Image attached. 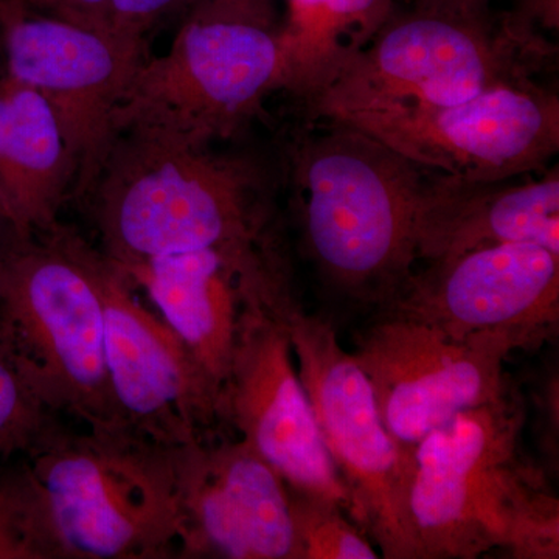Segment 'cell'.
<instances>
[{
  "label": "cell",
  "instance_id": "e0dca14e",
  "mask_svg": "<svg viewBox=\"0 0 559 559\" xmlns=\"http://www.w3.org/2000/svg\"><path fill=\"white\" fill-rule=\"evenodd\" d=\"M511 180L473 183L430 171L418 213V261L502 242H532L559 255L557 168L540 179Z\"/></svg>",
  "mask_w": 559,
  "mask_h": 559
},
{
  "label": "cell",
  "instance_id": "2e32d148",
  "mask_svg": "<svg viewBox=\"0 0 559 559\" xmlns=\"http://www.w3.org/2000/svg\"><path fill=\"white\" fill-rule=\"evenodd\" d=\"M280 257L271 235L250 245L173 253L120 270L145 290L221 403L249 296Z\"/></svg>",
  "mask_w": 559,
  "mask_h": 559
},
{
  "label": "cell",
  "instance_id": "d4e9b609",
  "mask_svg": "<svg viewBox=\"0 0 559 559\" xmlns=\"http://www.w3.org/2000/svg\"><path fill=\"white\" fill-rule=\"evenodd\" d=\"M191 11L275 28L272 0H193Z\"/></svg>",
  "mask_w": 559,
  "mask_h": 559
},
{
  "label": "cell",
  "instance_id": "6da1fadb",
  "mask_svg": "<svg viewBox=\"0 0 559 559\" xmlns=\"http://www.w3.org/2000/svg\"><path fill=\"white\" fill-rule=\"evenodd\" d=\"M520 393L462 412L412 448L407 507L418 559L559 557V502L522 448Z\"/></svg>",
  "mask_w": 559,
  "mask_h": 559
},
{
  "label": "cell",
  "instance_id": "cb8c5ba5",
  "mask_svg": "<svg viewBox=\"0 0 559 559\" xmlns=\"http://www.w3.org/2000/svg\"><path fill=\"white\" fill-rule=\"evenodd\" d=\"M36 13L57 20L94 28V31L112 32L110 24V0H17Z\"/></svg>",
  "mask_w": 559,
  "mask_h": 559
},
{
  "label": "cell",
  "instance_id": "d6986e66",
  "mask_svg": "<svg viewBox=\"0 0 559 559\" xmlns=\"http://www.w3.org/2000/svg\"><path fill=\"white\" fill-rule=\"evenodd\" d=\"M277 38L283 90L301 100L325 90L396 13V0H285Z\"/></svg>",
  "mask_w": 559,
  "mask_h": 559
},
{
  "label": "cell",
  "instance_id": "4316f807",
  "mask_svg": "<svg viewBox=\"0 0 559 559\" xmlns=\"http://www.w3.org/2000/svg\"><path fill=\"white\" fill-rule=\"evenodd\" d=\"M0 229L7 230V231H9V234H10V230H9V229H7L5 224H3V223H2V219H0ZM10 235H11V234H10Z\"/></svg>",
  "mask_w": 559,
  "mask_h": 559
},
{
  "label": "cell",
  "instance_id": "9a60e30c",
  "mask_svg": "<svg viewBox=\"0 0 559 559\" xmlns=\"http://www.w3.org/2000/svg\"><path fill=\"white\" fill-rule=\"evenodd\" d=\"M178 558L300 559L289 489L245 440L176 448Z\"/></svg>",
  "mask_w": 559,
  "mask_h": 559
},
{
  "label": "cell",
  "instance_id": "277c9868",
  "mask_svg": "<svg viewBox=\"0 0 559 559\" xmlns=\"http://www.w3.org/2000/svg\"><path fill=\"white\" fill-rule=\"evenodd\" d=\"M97 257L62 224L0 242V341L51 411L114 428Z\"/></svg>",
  "mask_w": 559,
  "mask_h": 559
},
{
  "label": "cell",
  "instance_id": "8fae6325",
  "mask_svg": "<svg viewBox=\"0 0 559 559\" xmlns=\"http://www.w3.org/2000/svg\"><path fill=\"white\" fill-rule=\"evenodd\" d=\"M11 80L43 95L75 165L73 197L84 198L116 140L114 117L140 64L145 43L36 13L0 0Z\"/></svg>",
  "mask_w": 559,
  "mask_h": 559
},
{
  "label": "cell",
  "instance_id": "5b68a950",
  "mask_svg": "<svg viewBox=\"0 0 559 559\" xmlns=\"http://www.w3.org/2000/svg\"><path fill=\"white\" fill-rule=\"evenodd\" d=\"M55 559L178 558L176 448L62 426L27 457Z\"/></svg>",
  "mask_w": 559,
  "mask_h": 559
},
{
  "label": "cell",
  "instance_id": "8992f818",
  "mask_svg": "<svg viewBox=\"0 0 559 559\" xmlns=\"http://www.w3.org/2000/svg\"><path fill=\"white\" fill-rule=\"evenodd\" d=\"M551 47L521 14L395 13L308 102L311 116L373 105L447 106L533 80Z\"/></svg>",
  "mask_w": 559,
  "mask_h": 559
},
{
  "label": "cell",
  "instance_id": "3957f363",
  "mask_svg": "<svg viewBox=\"0 0 559 559\" xmlns=\"http://www.w3.org/2000/svg\"><path fill=\"white\" fill-rule=\"evenodd\" d=\"M252 162L148 131L114 140L87 191L102 252L116 266L271 237L270 202Z\"/></svg>",
  "mask_w": 559,
  "mask_h": 559
},
{
  "label": "cell",
  "instance_id": "9c48e42d",
  "mask_svg": "<svg viewBox=\"0 0 559 559\" xmlns=\"http://www.w3.org/2000/svg\"><path fill=\"white\" fill-rule=\"evenodd\" d=\"M294 297L285 260L275 261L246 305L219 419L277 471L290 491L329 499L349 516L347 487L297 371L286 318Z\"/></svg>",
  "mask_w": 559,
  "mask_h": 559
},
{
  "label": "cell",
  "instance_id": "7402d4cb",
  "mask_svg": "<svg viewBox=\"0 0 559 559\" xmlns=\"http://www.w3.org/2000/svg\"><path fill=\"white\" fill-rule=\"evenodd\" d=\"M0 559H55L27 460L0 468Z\"/></svg>",
  "mask_w": 559,
  "mask_h": 559
},
{
  "label": "cell",
  "instance_id": "30bf717a",
  "mask_svg": "<svg viewBox=\"0 0 559 559\" xmlns=\"http://www.w3.org/2000/svg\"><path fill=\"white\" fill-rule=\"evenodd\" d=\"M418 167L463 182L544 171L559 151V100L533 80L502 84L455 105H373L326 110Z\"/></svg>",
  "mask_w": 559,
  "mask_h": 559
},
{
  "label": "cell",
  "instance_id": "44dd1931",
  "mask_svg": "<svg viewBox=\"0 0 559 559\" xmlns=\"http://www.w3.org/2000/svg\"><path fill=\"white\" fill-rule=\"evenodd\" d=\"M290 518L300 559H377L366 533L329 499L290 491Z\"/></svg>",
  "mask_w": 559,
  "mask_h": 559
},
{
  "label": "cell",
  "instance_id": "484cf974",
  "mask_svg": "<svg viewBox=\"0 0 559 559\" xmlns=\"http://www.w3.org/2000/svg\"><path fill=\"white\" fill-rule=\"evenodd\" d=\"M418 9L450 11V13L466 14V16H488L495 14L496 0H412ZM557 0H525V14L533 20V13L540 16L547 14L550 21L557 17Z\"/></svg>",
  "mask_w": 559,
  "mask_h": 559
},
{
  "label": "cell",
  "instance_id": "ac0fdd59",
  "mask_svg": "<svg viewBox=\"0 0 559 559\" xmlns=\"http://www.w3.org/2000/svg\"><path fill=\"white\" fill-rule=\"evenodd\" d=\"M75 178L49 103L10 76L0 81V219L11 237H31L60 224Z\"/></svg>",
  "mask_w": 559,
  "mask_h": 559
},
{
  "label": "cell",
  "instance_id": "ffe728a7",
  "mask_svg": "<svg viewBox=\"0 0 559 559\" xmlns=\"http://www.w3.org/2000/svg\"><path fill=\"white\" fill-rule=\"evenodd\" d=\"M0 341V462L33 454L62 428Z\"/></svg>",
  "mask_w": 559,
  "mask_h": 559
},
{
  "label": "cell",
  "instance_id": "603a6c76",
  "mask_svg": "<svg viewBox=\"0 0 559 559\" xmlns=\"http://www.w3.org/2000/svg\"><path fill=\"white\" fill-rule=\"evenodd\" d=\"M189 3L193 0H110L112 32L145 43L146 33L157 22Z\"/></svg>",
  "mask_w": 559,
  "mask_h": 559
},
{
  "label": "cell",
  "instance_id": "7c38bea8",
  "mask_svg": "<svg viewBox=\"0 0 559 559\" xmlns=\"http://www.w3.org/2000/svg\"><path fill=\"white\" fill-rule=\"evenodd\" d=\"M521 348L506 334L454 337L419 320L373 314L352 355L390 436L412 450L462 412L500 399L510 389L506 360Z\"/></svg>",
  "mask_w": 559,
  "mask_h": 559
},
{
  "label": "cell",
  "instance_id": "5bb4252c",
  "mask_svg": "<svg viewBox=\"0 0 559 559\" xmlns=\"http://www.w3.org/2000/svg\"><path fill=\"white\" fill-rule=\"evenodd\" d=\"M106 369L123 426L180 448L213 436L219 400L178 334L140 304L128 275L98 249Z\"/></svg>",
  "mask_w": 559,
  "mask_h": 559
},
{
  "label": "cell",
  "instance_id": "ba28073f",
  "mask_svg": "<svg viewBox=\"0 0 559 559\" xmlns=\"http://www.w3.org/2000/svg\"><path fill=\"white\" fill-rule=\"evenodd\" d=\"M286 318L320 436L347 487L349 518L382 558L418 559L407 507L412 450L390 436L366 373L330 319L308 314L296 297Z\"/></svg>",
  "mask_w": 559,
  "mask_h": 559
},
{
  "label": "cell",
  "instance_id": "7a4b0ae2",
  "mask_svg": "<svg viewBox=\"0 0 559 559\" xmlns=\"http://www.w3.org/2000/svg\"><path fill=\"white\" fill-rule=\"evenodd\" d=\"M311 128L293 157L305 248L326 289L374 314L417 270L430 171L344 121Z\"/></svg>",
  "mask_w": 559,
  "mask_h": 559
},
{
  "label": "cell",
  "instance_id": "4fadbf2b",
  "mask_svg": "<svg viewBox=\"0 0 559 559\" xmlns=\"http://www.w3.org/2000/svg\"><path fill=\"white\" fill-rule=\"evenodd\" d=\"M454 337L506 334L539 347L558 331L559 255L532 242H502L426 263L384 310Z\"/></svg>",
  "mask_w": 559,
  "mask_h": 559
},
{
  "label": "cell",
  "instance_id": "52a82bcc",
  "mask_svg": "<svg viewBox=\"0 0 559 559\" xmlns=\"http://www.w3.org/2000/svg\"><path fill=\"white\" fill-rule=\"evenodd\" d=\"M283 90L277 28L191 11L170 50L140 64L114 131H148L210 146L245 127Z\"/></svg>",
  "mask_w": 559,
  "mask_h": 559
}]
</instances>
